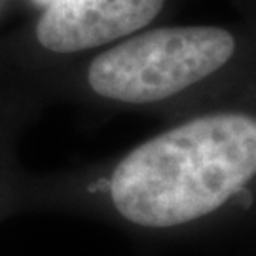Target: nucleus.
<instances>
[{"label": "nucleus", "instance_id": "nucleus-3", "mask_svg": "<svg viewBox=\"0 0 256 256\" xmlns=\"http://www.w3.org/2000/svg\"><path fill=\"white\" fill-rule=\"evenodd\" d=\"M165 0H54L36 27L42 46L57 54L82 52L137 32Z\"/></svg>", "mask_w": 256, "mask_h": 256}, {"label": "nucleus", "instance_id": "nucleus-1", "mask_svg": "<svg viewBox=\"0 0 256 256\" xmlns=\"http://www.w3.org/2000/svg\"><path fill=\"white\" fill-rule=\"evenodd\" d=\"M256 174V120L212 114L169 129L129 152L110 178L122 216L171 228L210 214Z\"/></svg>", "mask_w": 256, "mask_h": 256}, {"label": "nucleus", "instance_id": "nucleus-2", "mask_svg": "<svg viewBox=\"0 0 256 256\" xmlns=\"http://www.w3.org/2000/svg\"><path fill=\"white\" fill-rule=\"evenodd\" d=\"M236 40L216 27L156 28L93 59L88 80L101 97L154 102L176 95L230 61Z\"/></svg>", "mask_w": 256, "mask_h": 256}]
</instances>
